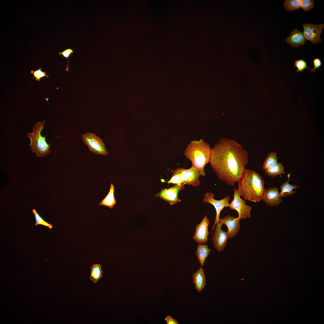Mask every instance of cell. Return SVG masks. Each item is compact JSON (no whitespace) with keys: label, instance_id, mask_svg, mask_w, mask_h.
Returning a JSON list of instances; mask_svg holds the SVG:
<instances>
[{"label":"cell","instance_id":"obj_1","mask_svg":"<svg viewBox=\"0 0 324 324\" xmlns=\"http://www.w3.org/2000/svg\"><path fill=\"white\" fill-rule=\"evenodd\" d=\"M248 163V153L233 140L222 138L212 148L211 166L218 178L230 185L238 182Z\"/></svg>","mask_w":324,"mask_h":324},{"label":"cell","instance_id":"obj_2","mask_svg":"<svg viewBox=\"0 0 324 324\" xmlns=\"http://www.w3.org/2000/svg\"><path fill=\"white\" fill-rule=\"evenodd\" d=\"M238 183L237 190L240 196L253 202L262 200L266 190L264 180L259 173L245 169Z\"/></svg>","mask_w":324,"mask_h":324},{"label":"cell","instance_id":"obj_3","mask_svg":"<svg viewBox=\"0 0 324 324\" xmlns=\"http://www.w3.org/2000/svg\"><path fill=\"white\" fill-rule=\"evenodd\" d=\"M212 148L203 139L191 141L187 145L184 154L199 170L200 176H205L204 167L210 163Z\"/></svg>","mask_w":324,"mask_h":324},{"label":"cell","instance_id":"obj_4","mask_svg":"<svg viewBox=\"0 0 324 324\" xmlns=\"http://www.w3.org/2000/svg\"><path fill=\"white\" fill-rule=\"evenodd\" d=\"M46 122L44 120L36 122L32 127V132H28L27 134L30 141L29 145L32 151L36 154L37 157L44 158L51 152V144H48L46 140V137L42 136L41 134Z\"/></svg>","mask_w":324,"mask_h":324},{"label":"cell","instance_id":"obj_5","mask_svg":"<svg viewBox=\"0 0 324 324\" xmlns=\"http://www.w3.org/2000/svg\"><path fill=\"white\" fill-rule=\"evenodd\" d=\"M82 140L93 153L106 155L108 154L105 144L102 139L94 134L87 132L82 136Z\"/></svg>","mask_w":324,"mask_h":324},{"label":"cell","instance_id":"obj_6","mask_svg":"<svg viewBox=\"0 0 324 324\" xmlns=\"http://www.w3.org/2000/svg\"><path fill=\"white\" fill-rule=\"evenodd\" d=\"M233 198L230 203L229 207L231 210H235L238 212L237 219H245L251 218L250 213L251 207L246 204L244 200L242 199L237 190L235 188L233 194Z\"/></svg>","mask_w":324,"mask_h":324},{"label":"cell","instance_id":"obj_7","mask_svg":"<svg viewBox=\"0 0 324 324\" xmlns=\"http://www.w3.org/2000/svg\"><path fill=\"white\" fill-rule=\"evenodd\" d=\"M214 196L213 193L208 192L206 193L203 198L204 203H208L212 205L216 210V217L212 232L214 230L216 225L219 223L220 212L225 207H229V201L231 198L230 196H226L222 199L218 200L214 199Z\"/></svg>","mask_w":324,"mask_h":324},{"label":"cell","instance_id":"obj_8","mask_svg":"<svg viewBox=\"0 0 324 324\" xmlns=\"http://www.w3.org/2000/svg\"><path fill=\"white\" fill-rule=\"evenodd\" d=\"M303 34L306 40L311 41L314 44L320 43V34L324 28V24L314 25L310 22L308 24L303 23Z\"/></svg>","mask_w":324,"mask_h":324},{"label":"cell","instance_id":"obj_9","mask_svg":"<svg viewBox=\"0 0 324 324\" xmlns=\"http://www.w3.org/2000/svg\"><path fill=\"white\" fill-rule=\"evenodd\" d=\"M184 188V185L175 184L169 188L162 189L160 192L156 195V196L171 205L175 204L181 201L178 198V194L180 191Z\"/></svg>","mask_w":324,"mask_h":324},{"label":"cell","instance_id":"obj_10","mask_svg":"<svg viewBox=\"0 0 324 324\" xmlns=\"http://www.w3.org/2000/svg\"><path fill=\"white\" fill-rule=\"evenodd\" d=\"M214 232L212 237L214 248L218 251H222L225 248L228 239L230 238L227 231L221 229L222 225L219 223L216 225Z\"/></svg>","mask_w":324,"mask_h":324},{"label":"cell","instance_id":"obj_11","mask_svg":"<svg viewBox=\"0 0 324 324\" xmlns=\"http://www.w3.org/2000/svg\"><path fill=\"white\" fill-rule=\"evenodd\" d=\"M200 173L198 170L192 165L188 169H183L181 174L180 178L183 185L187 184L193 186H198L200 184Z\"/></svg>","mask_w":324,"mask_h":324},{"label":"cell","instance_id":"obj_12","mask_svg":"<svg viewBox=\"0 0 324 324\" xmlns=\"http://www.w3.org/2000/svg\"><path fill=\"white\" fill-rule=\"evenodd\" d=\"M210 223L209 219L205 215L200 223L196 226L193 239L197 243L201 244L206 243L209 234L208 226Z\"/></svg>","mask_w":324,"mask_h":324},{"label":"cell","instance_id":"obj_13","mask_svg":"<svg viewBox=\"0 0 324 324\" xmlns=\"http://www.w3.org/2000/svg\"><path fill=\"white\" fill-rule=\"evenodd\" d=\"M240 220L237 219V218L228 215L222 219H220L219 223L222 225L225 224L226 226L229 237L232 238L236 235L240 229Z\"/></svg>","mask_w":324,"mask_h":324},{"label":"cell","instance_id":"obj_14","mask_svg":"<svg viewBox=\"0 0 324 324\" xmlns=\"http://www.w3.org/2000/svg\"><path fill=\"white\" fill-rule=\"evenodd\" d=\"M278 189L275 187L269 188L265 190L262 200L266 204L271 207L278 205L282 201L279 196Z\"/></svg>","mask_w":324,"mask_h":324},{"label":"cell","instance_id":"obj_15","mask_svg":"<svg viewBox=\"0 0 324 324\" xmlns=\"http://www.w3.org/2000/svg\"><path fill=\"white\" fill-rule=\"evenodd\" d=\"M285 40L292 47H299L304 45L306 40L303 32L296 29L292 30Z\"/></svg>","mask_w":324,"mask_h":324},{"label":"cell","instance_id":"obj_16","mask_svg":"<svg viewBox=\"0 0 324 324\" xmlns=\"http://www.w3.org/2000/svg\"><path fill=\"white\" fill-rule=\"evenodd\" d=\"M192 278L195 286V289L197 292L200 293L204 288L206 284L204 269L202 267L192 274Z\"/></svg>","mask_w":324,"mask_h":324},{"label":"cell","instance_id":"obj_17","mask_svg":"<svg viewBox=\"0 0 324 324\" xmlns=\"http://www.w3.org/2000/svg\"><path fill=\"white\" fill-rule=\"evenodd\" d=\"M290 174V173L287 175V181L282 184L280 187L281 191L279 193V196L280 198L287 197L295 194L297 192V191H294L293 190L299 187L298 185L289 184Z\"/></svg>","mask_w":324,"mask_h":324},{"label":"cell","instance_id":"obj_18","mask_svg":"<svg viewBox=\"0 0 324 324\" xmlns=\"http://www.w3.org/2000/svg\"><path fill=\"white\" fill-rule=\"evenodd\" d=\"M211 249L207 245L199 244L197 247L196 255L202 267L204 265L206 258L210 254Z\"/></svg>","mask_w":324,"mask_h":324},{"label":"cell","instance_id":"obj_19","mask_svg":"<svg viewBox=\"0 0 324 324\" xmlns=\"http://www.w3.org/2000/svg\"><path fill=\"white\" fill-rule=\"evenodd\" d=\"M114 186L111 183L108 193L99 205L106 206L112 209L116 203L114 195Z\"/></svg>","mask_w":324,"mask_h":324},{"label":"cell","instance_id":"obj_20","mask_svg":"<svg viewBox=\"0 0 324 324\" xmlns=\"http://www.w3.org/2000/svg\"><path fill=\"white\" fill-rule=\"evenodd\" d=\"M89 279L94 284H96L103 276V271L100 264H93L90 268Z\"/></svg>","mask_w":324,"mask_h":324},{"label":"cell","instance_id":"obj_21","mask_svg":"<svg viewBox=\"0 0 324 324\" xmlns=\"http://www.w3.org/2000/svg\"><path fill=\"white\" fill-rule=\"evenodd\" d=\"M264 170L266 174L271 178L285 173L284 167L280 163H277Z\"/></svg>","mask_w":324,"mask_h":324},{"label":"cell","instance_id":"obj_22","mask_svg":"<svg viewBox=\"0 0 324 324\" xmlns=\"http://www.w3.org/2000/svg\"><path fill=\"white\" fill-rule=\"evenodd\" d=\"M277 153L271 152L268 154L263 164L262 169L264 170L278 163Z\"/></svg>","mask_w":324,"mask_h":324},{"label":"cell","instance_id":"obj_23","mask_svg":"<svg viewBox=\"0 0 324 324\" xmlns=\"http://www.w3.org/2000/svg\"><path fill=\"white\" fill-rule=\"evenodd\" d=\"M183 169V168H176L173 171L171 178L169 181L167 182V183L168 184L183 185L181 180L180 176Z\"/></svg>","mask_w":324,"mask_h":324},{"label":"cell","instance_id":"obj_24","mask_svg":"<svg viewBox=\"0 0 324 324\" xmlns=\"http://www.w3.org/2000/svg\"><path fill=\"white\" fill-rule=\"evenodd\" d=\"M284 7L289 11L298 10L300 8V0H286L284 2Z\"/></svg>","mask_w":324,"mask_h":324},{"label":"cell","instance_id":"obj_25","mask_svg":"<svg viewBox=\"0 0 324 324\" xmlns=\"http://www.w3.org/2000/svg\"><path fill=\"white\" fill-rule=\"evenodd\" d=\"M32 211L34 215L35 219V226L38 225H42L49 228L50 229H52L53 228L52 225L44 220L38 213L35 209L34 208L32 210Z\"/></svg>","mask_w":324,"mask_h":324},{"label":"cell","instance_id":"obj_26","mask_svg":"<svg viewBox=\"0 0 324 324\" xmlns=\"http://www.w3.org/2000/svg\"><path fill=\"white\" fill-rule=\"evenodd\" d=\"M294 67L297 68L296 70L297 73L302 72L306 68L310 70H311L308 67L307 62L302 59L296 60L294 62Z\"/></svg>","mask_w":324,"mask_h":324},{"label":"cell","instance_id":"obj_27","mask_svg":"<svg viewBox=\"0 0 324 324\" xmlns=\"http://www.w3.org/2000/svg\"><path fill=\"white\" fill-rule=\"evenodd\" d=\"M30 73L33 75L32 79H33L34 78H35L36 80L38 81H40V80L44 77H49V76L46 74V72L43 71L40 67L36 70H31Z\"/></svg>","mask_w":324,"mask_h":324},{"label":"cell","instance_id":"obj_28","mask_svg":"<svg viewBox=\"0 0 324 324\" xmlns=\"http://www.w3.org/2000/svg\"><path fill=\"white\" fill-rule=\"evenodd\" d=\"M314 2L313 0H300V8L304 11L307 12L314 8Z\"/></svg>","mask_w":324,"mask_h":324},{"label":"cell","instance_id":"obj_29","mask_svg":"<svg viewBox=\"0 0 324 324\" xmlns=\"http://www.w3.org/2000/svg\"><path fill=\"white\" fill-rule=\"evenodd\" d=\"M74 52V51L71 48H68L63 51L62 52H60L58 53L59 55H62L63 57L66 58L68 59L67 64L66 65V70L68 71H69V67L68 66V62H69V58L71 55Z\"/></svg>","mask_w":324,"mask_h":324},{"label":"cell","instance_id":"obj_30","mask_svg":"<svg viewBox=\"0 0 324 324\" xmlns=\"http://www.w3.org/2000/svg\"><path fill=\"white\" fill-rule=\"evenodd\" d=\"M313 63L314 67L313 68L311 69L310 70V72L312 73L315 72L316 69H319L321 70H322L320 68L322 66V63L319 58H314L313 60Z\"/></svg>","mask_w":324,"mask_h":324},{"label":"cell","instance_id":"obj_31","mask_svg":"<svg viewBox=\"0 0 324 324\" xmlns=\"http://www.w3.org/2000/svg\"><path fill=\"white\" fill-rule=\"evenodd\" d=\"M167 324H178L177 320L170 316H167L165 319Z\"/></svg>","mask_w":324,"mask_h":324}]
</instances>
